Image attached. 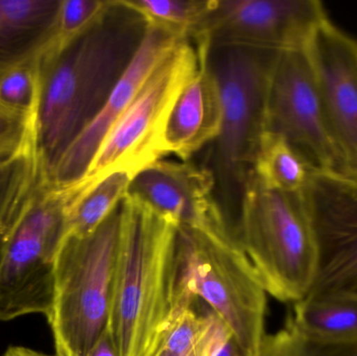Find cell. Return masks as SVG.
Masks as SVG:
<instances>
[{
  "label": "cell",
  "instance_id": "14",
  "mask_svg": "<svg viewBox=\"0 0 357 356\" xmlns=\"http://www.w3.org/2000/svg\"><path fill=\"white\" fill-rule=\"evenodd\" d=\"M184 39L187 38L148 24L139 47L109 94L102 110L67 150L48 185L60 189H73L83 181L111 127L129 108L157 65Z\"/></svg>",
  "mask_w": 357,
  "mask_h": 356
},
{
  "label": "cell",
  "instance_id": "8",
  "mask_svg": "<svg viewBox=\"0 0 357 356\" xmlns=\"http://www.w3.org/2000/svg\"><path fill=\"white\" fill-rule=\"evenodd\" d=\"M202 54L192 38L177 45L149 75L129 108L100 144L83 181L69 189L73 198L110 173L132 177L165 156L163 133L181 90L195 75Z\"/></svg>",
  "mask_w": 357,
  "mask_h": 356
},
{
  "label": "cell",
  "instance_id": "5",
  "mask_svg": "<svg viewBox=\"0 0 357 356\" xmlns=\"http://www.w3.org/2000/svg\"><path fill=\"white\" fill-rule=\"evenodd\" d=\"M121 223L123 201L91 233H68L61 246L47 320L56 356L87 355L108 328Z\"/></svg>",
  "mask_w": 357,
  "mask_h": 356
},
{
  "label": "cell",
  "instance_id": "26",
  "mask_svg": "<svg viewBox=\"0 0 357 356\" xmlns=\"http://www.w3.org/2000/svg\"><path fill=\"white\" fill-rule=\"evenodd\" d=\"M31 125L0 109V162L31 148Z\"/></svg>",
  "mask_w": 357,
  "mask_h": 356
},
{
  "label": "cell",
  "instance_id": "1",
  "mask_svg": "<svg viewBox=\"0 0 357 356\" xmlns=\"http://www.w3.org/2000/svg\"><path fill=\"white\" fill-rule=\"evenodd\" d=\"M148 24L138 13L111 0L87 29L58 39L38 60L39 98L31 148L44 181L102 110L139 47Z\"/></svg>",
  "mask_w": 357,
  "mask_h": 356
},
{
  "label": "cell",
  "instance_id": "16",
  "mask_svg": "<svg viewBox=\"0 0 357 356\" xmlns=\"http://www.w3.org/2000/svg\"><path fill=\"white\" fill-rule=\"evenodd\" d=\"M62 0H0V75L37 62L60 38Z\"/></svg>",
  "mask_w": 357,
  "mask_h": 356
},
{
  "label": "cell",
  "instance_id": "19",
  "mask_svg": "<svg viewBox=\"0 0 357 356\" xmlns=\"http://www.w3.org/2000/svg\"><path fill=\"white\" fill-rule=\"evenodd\" d=\"M218 317L178 307L161 328L146 356H209Z\"/></svg>",
  "mask_w": 357,
  "mask_h": 356
},
{
  "label": "cell",
  "instance_id": "9",
  "mask_svg": "<svg viewBox=\"0 0 357 356\" xmlns=\"http://www.w3.org/2000/svg\"><path fill=\"white\" fill-rule=\"evenodd\" d=\"M266 131L284 138L312 173L349 178L329 129L305 47L277 54L266 86Z\"/></svg>",
  "mask_w": 357,
  "mask_h": 356
},
{
  "label": "cell",
  "instance_id": "4",
  "mask_svg": "<svg viewBox=\"0 0 357 356\" xmlns=\"http://www.w3.org/2000/svg\"><path fill=\"white\" fill-rule=\"evenodd\" d=\"M177 307L201 298L247 356L266 339V291L232 230L178 227Z\"/></svg>",
  "mask_w": 357,
  "mask_h": 356
},
{
  "label": "cell",
  "instance_id": "22",
  "mask_svg": "<svg viewBox=\"0 0 357 356\" xmlns=\"http://www.w3.org/2000/svg\"><path fill=\"white\" fill-rule=\"evenodd\" d=\"M150 25L192 38L211 12L214 0H121Z\"/></svg>",
  "mask_w": 357,
  "mask_h": 356
},
{
  "label": "cell",
  "instance_id": "23",
  "mask_svg": "<svg viewBox=\"0 0 357 356\" xmlns=\"http://www.w3.org/2000/svg\"><path fill=\"white\" fill-rule=\"evenodd\" d=\"M38 98V61L0 75V109L4 112L33 123Z\"/></svg>",
  "mask_w": 357,
  "mask_h": 356
},
{
  "label": "cell",
  "instance_id": "21",
  "mask_svg": "<svg viewBox=\"0 0 357 356\" xmlns=\"http://www.w3.org/2000/svg\"><path fill=\"white\" fill-rule=\"evenodd\" d=\"M130 173H110L71 200L68 211L70 234L86 235L96 229L125 199L131 183Z\"/></svg>",
  "mask_w": 357,
  "mask_h": 356
},
{
  "label": "cell",
  "instance_id": "28",
  "mask_svg": "<svg viewBox=\"0 0 357 356\" xmlns=\"http://www.w3.org/2000/svg\"><path fill=\"white\" fill-rule=\"evenodd\" d=\"M86 356H119L109 328H107L102 338L98 340L93 348Z\"/></svg>",
  "mask_w": 357,
  "mask_h": 356
},
{
  "label": "cell",
  "instance_id": "29",
  "mask_svg": "<svg viewBox=\"0 0 357 356\" xmlns=\"http://www.w3.org/2000/svg\"><path fill=\"white\" fill-rule=\"evenodd\" d=\"M3 356H56L48 355L45 353H39V351L33 350V349L26 348V347L13 346L10 347L6 351Z\"/></svg>",
  "mask_w": 357,
  "mask_h": 356
},
{
  "label": "cell",
  "instance_id": "15",
  "mask_svg": "<svg viewBox=\"0 0 357 356\" xmlns=\"http://www.w3.org/2000/svg\"><path fill=\"white\" fill-rule=\"evenodd\" d=\"M220 125V90L202 52L199 69L181 90L167 117L163 133L165 156L173 154L182 161L188 160L215 140Z\"/></svg>",
  "mask_w": 357,
  "mask_h": 356
},
{
  "label": "cell",
  "instance_id": "3",
  "mask_svg": "<svg viewBox=\"0 0 357 356\" xmlns=\"http://www.w3.org/2000/svg\"><path fill=\"white\" fill-rule=\"evenodd\" d=\"M235 233L264 290L281 302H299L318 273V238L305 192L270 189L250 173Z\"/></svg>",
  "mask_w": 357,
  "mask_h": 356
},
{
  "label": "cell",
  "instance_id": "12",
  "mask_svg": "<svg viewBox=\"0 0 357 356\" xmlns=\"http://www.w3.org/2000/svg\"><path fill=\"white\" fill-rule=\"evenodd\" d=\"M305 48L333 140L357 181V40L327 19Z\"/></svg>",
  "mask_w": 357,
  "mask_h": 356
},
{
  "label": "cell",
  "instance_id": "13",
  "mask_svg": "<svg viewBox=\"0 0 357 356\" xmlns=\"http://www.w3.org/2000/svg\"><path fill=\"white\" fill-rule=\"evenodd\" d=\"M214 192L215 179L207 167L160 159L134 176L126 196L144 203L177 227L228 231Z\"/></svg>",
  "mask_w": 357,
  "mask_h": 356
},
{
  "label": "cell",
  "instance_id": "2",
  "mask_svg": "<svg viewBox=\"0 0 357 356\" xmlns=\"http://www.w3.org/2000/svg\"><path fill=\"white\" fill-rule=\"evenodd\" d=\"M177 236L173 222L125 196L108 325L119 356H146L178 309Z\"/></svg>",
  "mask_w": 357,
  "mask_h": 356
},
{
  "label": "cell",
  "instance_id": "24",
  "mask_svg": "<svg viewBox=\"0 0 357 356\" xmlns=\"http://www.w3.org/2000/svg\"><path fill=\"white\" fill-rule=\"evenodd\" d=\"M258 356H357V342L312 340L287 325L276 334H266Z\"/></svg>",
  "mask_w": 357,
  "mask_h": 356
},
{
  "label": "cell",
  "instance_id": "6",
  "mask_svg": "<svg viewBox=\"0 0 357 356\" xmlns=\"http://www.w3.org/2000/svg\"><path fill=\"white\" fill-rule=\"evenodd\" d=\"M203 60L220 90L222 125L211 146L207 169L227 206L237 203L252 173L260 140L266 132V86L280 52L212 46L201 48Z\"/></svg>",
  "mask_w": 357,
  "mask_h": 356
},
{
  "label": "cell",
  "instance_id": "25",
  "mask_svg": "<svg viewBox=\"0 0 357 356\" xmlns=\"http://www.w3.org/2000/svg\"><path fill=\"white\" fill-rule=\"evenodd\" d=\"M111 0H62L59 39H68L93 24L110 6Z\"/></svg>",
  "mask_w": 357,
  "mask_h": 356
},
{
  "label": "cell",
  "instance_id": "27",
  "mask_svg": "<svg viewBox=\"0 0 357 356\" xmlns=\"http://www.w3.org/2000/svg\"><path fill=\"white\" fill-rule=\"evenodd\" d=\"M209 356H247L218 318Z\"/></svg>",
  "mask_w": 357,
  "mask_h": 356
},
{
  "label": "cell",
  "instance_id": "18",
  "mask_svg": "<svg viewBox=\"0 0 357 356\" xmlns=\"http://www.w3.org/2000/svg\"><path fill=\"white\" fill-rule=\"evenodd\" d=\"M43 181L33 148L0 162V261L13 228Z\"/></svg>",
  "mask_w": 357,
  "mask_h": 356
},
{
  "label": "cell",
  "instance_id": "17",
  "mask_svg": "<svg viewBox=\"0 0 357 356\" xmlns=\"http://www.w3.org/2000/svg\"><path fill=\"white\" fill-rule=\"evenodd\" d=\"M287 325L312 340L357 342V299L306 297L294 304Z\"/></svg>",
  "mask_w": 357,
  "mask_h": 356
},
{
  "label": "cell",
  "instance_id": "20",
  "mask_svg": "<svg viewBox=\"0 0 357 356\" xmlns=\"http://www.w3.org/2000/svg\"><path fill=\"white\" fill-rule=\"evenodd\" d=\"M252 173L266 188L278 192H301L312 171L291 144L277 134L264 132Z\"/></svg>",
  "mask_w": 357,
  "mask_h": 356
},
{
  "label": "cell",
  "instance_id": "7",
  "mask_svg": "<svg viewBox=\"0 0 357 356\" xmlns=\"http://www.w3.org/2000/svg\"><path fill=\"white\" fill-rule=\"evenodd\" d=\"M70 192L41 182L17 221L0 261V321L50 319L59 251L69 232Z\"/></svg>",
  "mask_w": 357,
  "mask_h": 356
},
{
  "label": "cell",
  "instance_id": "11",
  "mask_svg": "<svg viewBox=\"0 0 357 356\" xmlns=\"http://www.w3.org/2000/svg\"><path fill=\"white\" fill-rule=\"evenodd\" d=\"M304 192L320 251L316 280L306 297L357 299V181L312 173Z\"/></svg>",
  "mask_w": 357,
  "mask_h": 356
},
{
  "label": "cell",
  "instance_id": "10",
  "mask_svg": "<svg viewBox=\"0 0 357 356\" xmlns=\"http://www.w3.org/2000/svg\"><path fill=\"white\" fill-rule=\"evenodd\" d=\"M327 19L319 0H214L192 39L204 48L237 46L284 52L305 47Z\"/></svg>",
  "mask_w": 357,
  "mask_h": 356
}]
</instances>
